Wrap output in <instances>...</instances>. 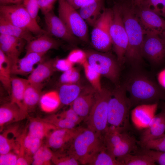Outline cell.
<instances>
[{
  "instance_id": "6da1fadb",
  "label": "cell",
  "mask_w": 165,
  "mask_h": 165,
  "mask_svg": "<svg viewBox=\"0 0 165 165\" xmlns=\"http://www.w3.org/2000/svg\"><path fill=\"white\" fill-rule=\"evenodd\" d=\"M119 2L128 39L125 62L134 69H139L143 61L142 47L145 34L135 15L133 0H121Z\"/></svg>"
},
{
  "instance_id": "7a4b0ae2",
  "label": "cell",
  "mask_w": 165,
  "mask_h": 165,
  "mask_svg": "<svg viewBox=\"0 0 165 165\" xmlns=\"http://www.w3.org/2000/svg\"><path fill=\"white\" fill-rule=\"evenodd\" d=\"M124 83L131 107L165 101V90L139 69L134 70Z\"/></svg>"
},
{
  "instance_id": "3957f363",
  "label": "cell",
  "mask_w": 165,
  "mask_h": 165,
  "mask_svg": "<svg viewBox=\"0 0 165 165\" xmlns=\"http://www.w3.org/2000/svg\"><path fill=\"white\" fill-rule=\"evenodd\" d=\"M104 145V138L87 127H78L75 136L63 149L80 164L86 165L92 156Z\"/></svg>"
},
{
  "instance_id": "277c9868",
  "label": "cell",
  "mask_w": 165,
  "mask_h": 165,
  "mask_svg": "<svg viewBox=\"0 0 165 165\" xmlns=\"http://www.w3.org/2000/svg\"><path fill=\"white\" fill-rule=\"evenodd\" d=\"M123 83L112 91L108 103V124L127 131L130 128L129 111L132 107Z\"/></svg>"
},
{
  "instance_id": "5b68a950",
  "label": "cell",
  "mask_w": 165,
  "mask_h": 165,
  "mask_svg": "<svg viewBox=\"0 0 165 165\" xmlns=\"http://www.w3.org/2000/svg\"><path fill=\"white\" fill-rule=\"evenodd\" d=\"M112 93V91L105 88L97 91L94 103L84 120L87 128L103 138L108 127V103Z\"/></svg>"
},
{
  "instance_id": "8992f818",
  "label": "cell",
  "mask_w": 165,
  "mask_h": 165,
  "mask_svg": "<svg viewBox=\"0 0 165 165\" xmlns=\"http://www.w3.org/2000/svg\"><path fill=\"white\" fill-rule=\"evenodd\" d=\"M87 61L90 65L103 76L115 84L117 83L121 65L116 56L108 52L85 51Z\"/></svg>"
},
{
  "instance_id": "52a82bcc",
  "label": "cell",
  "mask_w": 165,
  "mask_h": 165,
  "mask_svg": "<svg viewBox=\"0 0 165 165\" xmlns=\"http://www.w3.org/2000/svg\"><path fill=\"white\" fill-rule=\"evenodd\" d=\"M0 16L14 25L28 30L33 34L39 35L48 34L41 28L22 4L1 5Z\"/></svg>"
},
{
  "instance_id": "ba28073f",
  "label": "cell",
  "mask_w": 165,
  "mask_h": 165,
  "mask_svg": "<svg viewBox=\"0 0 165 165\" xmlns=\"http://www.w3.org/2000/svg\"><path fill=\"white\" fill-rule=\"evenodd\" d=\"M112 9L113 17L110 28L112 47L121 65L125 62L128 44L127 33L124 26L119 2L116 3Z\"/></svg>"
},
{
  "instance_id": "9c48e42d",
  "label": "cell",
  "mask_w": 165,
  "mask_h": 165,
  "mask_svg": "<svg viewBox=\"0 0 165 165\" xmlns=\"http://www.w3.org/2000/svg\"><path fill=\"white\" fill-rule=\"evenodd\" d=\"M58 16L69 31L79 40L89 41L87 23L73 6L66 0H58Z\"/></svg>"
},
{
  "instance_id": "30bf717a",
  "label": "cell",
  "mask_w": 165,
  "mask_h": 165,
  "mask_svg": "<svg viewBox=\"0 0 165 165\" xmlns=\"http://www.w3.org/2000/svg\"><path fill=\"white\" fill-rule=\"evenodd\" d=\"M113 17L112 8H105L94 26L91 34V42L96 50L108 52L112 47L110 28Z\"/></svg>"
},
{
  "instance_id": "8fae6325",
  "label": "cell",
  "mask_w": 165,
  "mask_h": 165,
  "mask_svg": "<svg viewBox=\"0 0 165 165\" xmlns=\"http://www.w3.org/2000/svg\"><path fill=\"white\" fill-rule=\"evenodd\" d=\"M142 0H133L137 18L144 34L160 35L165 29V20L144 5Z\"/></svg>"
},
{
  "instance_id": "7c38bea8",
  "label": "cell",
  "mask_w": 165,
  "mask_h": 165,
  "mask_svg": "<svg viewBox=\"0 0 165 165\" xmlns=\"http://www.w3.org/2000/svg\"><path fill=\"white\" fill-rule=\"evenodd\" d=\"M142 53L143 58L152 64H161L165 61V39L158 35H145Z\"/></svg>"
},
{
  "instance_id": "4fadbf2b",
  "label": "cell",
  "mask_w": 165,
  "mask_h": 165,
  "mask_svg": "<svg viewBox=\"0 0 165 165\" xmlns=\"http://www.w3.org/2000/svg\"><path fill=\"white\" fill-rule=\"evenodd\" d=\"M46 31L49 35L75 44L79 40L69 31L60 17L52 10L44 15Z\"/></svg>"
},
{
  "instance_id": "5bb4252c",
  "label": "cell",
  "mask_w": 165,
  "mask_h": 165,
  "mask_svg": "<svg viewBox=\"0 0 165 165\" xmlns=\"http://www.w3.org/2000/svg\"><path fill=\"white\" fill-rule=\"evenodd\" d=\"M97 91L91 86L84 87L78 97L70 105V107L83 120L90 113L94 103Z\"/></svg>"
},
{
  "instance_id": "9a60e30c",
  "label": "cell",
  "mask_w": 165,
  "mask_h": 165,
  "mask_svg": "<svg viewBox=\"0 0 165 165\" xmlns=\"http://www.w3.org/2000/svg\"><path fill=\"white\" fill-rule=\"evenodd\" d=\"M158 103L143 104L134 107L131 112V119L134 126L138 130L144 129L155 116Z\"/></svg>"
},
{
  "instance_id": "2e32d148",
  "label": "cell",
  "mask_w": 165,
  "mask_h": 165,
  "mask_svg": "<svg viewBox=\"0 0 165 165\" xmlns=\"http://www.w3.org/2000/svg\"><path fill=\"white\" fill-rule=\"evenodd\" d=\"M165 134V114L162 111L156 115L142 132L138 143L142 147L148 142Z\"/></svg>"
},
{
  "instance_id": "e0dca14e",
  "label": "cell",
  "mask_w": 165,
  "mask_h": 165,
  "mask_svg": "<svg viewBox=\"0 0 165 165\" xmlns=\"http://www.w3.org/2000/svg\"><path fill=\"white\" fill-rule=\"evenodd\" d=\"M46 53L30 52L26 53L12 66V74L21 75L30 74L35 69L34 65L40 62Z\"/></svg>"
},
{
  "instance_id": "ac0fdd59",
  "label": "cell",
  "mask_w": 165,
  "mask_h": 165,
  "mask_svg": "<svg viewBox=\"0 0 165 165\" xmlns=\"http://www.w3.org/2000/svg\"><path fill=\"white\" fill-rule=\"evenodd\" d=\"M25 42L22 39L6 35L0 43V49L9 59L12 66L19 58Z\"/></svg>"
},
{
  "instance_id": "d6986e66",
  "label": "cell",
  "mask_w": 165,
  "mask_h": 165,
  "mask_svg": "<svg viewBox=\"0 0 165 165\" xmlns=\"http://www.w3.org/2000/svg\"><path fill=\"white\" fill-rule=\"evenodd\" d=\"M60 45V42L48 34H43L27 43L26 53L35 52L46 53L50 50L57 49Z\"/></svg>"
},
{
  "instance_id": "ffe728a7",
  "label": "cell",
  "mask_w": 165,
  "mask_h": 165,
  "mask_svg": "<svg viewBox=\"0 0 165 165\" xmlns=\"http://www.w3.org/2000/svg\"><path fill=\"white\" fill-rule=\"evenodd\" d=\"M78 128H57L54 130L48 137V147L56 150L63 149L75 136Z\"/></svg>"
},
{
  "instance_id": "44dd1931",
  "label": "cell",
  "mask_w": 165,
  "mask_h": 165,
  "mask_svg": "<svg viewBox=\"0 0 165 165\" xmlns=\"http://www.w3.org/2000/svg\"><path fill=\"white\" fill-rule=\"evenodd\" d=\"M55 60L50 59L39 64L29 74L27 79L29 83L43 86L42 83L56 70L54 66Z\"/></svg>"
},
{
  "instance_id": "7402d4cb",
  "label": "cell",
  "mask_w": 165,
  "mask_h": 165,
  "mask_svg": "<svg viewBox=\"0 0 165 165\" xmlns=\"http://www.w3.org/2000/svg\"><path fill=\"white\" fill-rule=\"evenodd\" d=\"M26 115L17 105L11 101L3 104L0 108L1 128L7 124L23 119Z\"/></svg>"
},
{
  "instance_id": "603a6c76",
  "label": "cell",
  "mask_w": 165,
  "mask_h": 165,
  "mask_svg": "<svg viewBox=\"0 0 165 165\" xmlns=\"http://www.w3.org/2000/svg\"><path fill=\"white\" fill-rule=\"evenodd\" d=\"M105 9L103 0H99L81 7L78 12L87 24L93 27Z\"/></svg>"
},
{
  "instance_id": "cb8c5ba5",
  "label": "cell",
  "mask_w": 165,
  "mask_h": 165,
  "mask_svg": "<svg viewBox=\"0 0 165 165\" xmlns=\"http://www.w3.org/2000/svg\"><path fill=\"white\" fill-rule=\"evenodd\" d=\"M0 34L22 38L28 42L35 38L30 31L15 26L0 16Z\"/></svg>"
},
{
  "instance_id": "d4e9b609",
  "label": "cell",
  "mask_w": 165,
  "mask_h": 165,
  "mask_svg": "<svg viewBox=\"0 0 165 165\" xmlns=\"http://www.w3.org/2000/svg\"><path fill=\"white\" fill-rule=\"evenodd\" d=\"M29 83L28 79L16 77L11 78V101L17 105L25 114L23 111L24 97Z\"/></svg>"
},
{
  "instance_id": "484cf974",
  "label": "cell",
  "mask_w": 165,
  "mask_h": 165,
  "mask_svg": "<svg viewBox=\"0 0 165 165\" xmlns=\"http://www.w3.org/2000/svg\"><path fill=\"white\" fill-rule=\"evenodd\" d=\"M57 128L54 125L41 119H33L29 124L28 134L42 140L49 136Z\"/></svg>"
},
{
  "instance_id": "4316f807",
  "label": "cell",
  "mask_w": 165,
  "mask_h": 165,
  "mask_svg": "<svg viewBox=\"0 0 165 165\" xmlns=\"http://www.w3.org/2000/svg\"><path fill=\"white\" fill-rule=\"evenodd\" d=\"M127 133L120 128L108 126L104 136V143L108 152L119 145Z\"/></svg>"
},
{
  "instance_id": "83f0119b",
  "label": "cell",
  "mask_w": 165,
  "mask_h": 165,
  "mask_svg": "<svg viewBox=\"0 0 165 165\" xmlns=\"http://www.w3.org/2000/svg\"><path fill=\"white\" fill-rule=\"evenodd\" d=\"M138 142L134 137L127 133L120 144L109 152L116 159L132 152L134 153L138 149Z\"/></svg>"
},
{
  "instance_id": "f1b7e54d",
  "label": "cell",
  "mask_w": 165,
  "mask_h": 165,
  "mask_svg": "<svg viewBox=\"0 0 165 165\" xmlns=\"http://www.w3.org/2000/svg\"><path fill=\"white\" fill-rule=\"evenodd\" d=\"M42 87L29 83L27 86L24 95L23 108V111L26 114L29 110L35 107L39 102Z\"/></svg>"
},
{
  "instance_id": "f546056e",
  "label": "cell",
  "mask_w": 165,
  "mask_h": 165,
  "mask_svg": "<svg viewBox=\"0 0 165 165\" xmlns=\"http://www.w3.org/2000/svg\"><path fill=\"white\" fill-rule=\"evenodd\" d=\"M83 87L78 83L62 84L58 92L61 103L70 105L79 95Z\"/></svg>"
},
{
  "instance_id": "4dcf8cb0",
  "label": "cell",
  "mask_w": 165,
  "mask_h": 165,
  "mask_svg": "<svg viewBox=\"0 0 165 165\" xmlns=\"http://www.w3.org/2000/svg\"><path fill=\"white\" fill-rule=\"evenodd\" d=\"M86 165H121L117 160L107 150L104 144L92 156Z\"/></svg>"
},
{
  "instance_id": "1f68e13d",
  "label": "cell",
  "mask_w": 165,
  "mask_h": 165,
  "mask_svg": "<svg viewBox=\"0 0 165 165\" xmlns=\"http://www.w3.org/2000/svg\"><path fill=\"white\" fill-rule=\"evenodd\" d=\"M11 64L5 54L0 49V81L4 87L11 92Z\"/></svg>"
},
{
  "instance_id": "d6a6232c",
  "label": "cell",
  "mask_w": 165,
  "mask_h": 165,
  "mask_svg": "<svg viewBox=\"0 0 165 165\" xmlns=\"http://www.w3.org/2000/svg\"><path fill=\"white\" fill-rule=\"evenodd\" d=\"M39 102L41 110L46 113L54 112L61 104L58 92L55 90L48 92L42 95Z\"/></svg>"
},
{
  "instance_id": "836d02e7",
  "label": "cell",
  "mask_w": 165,
  "mask_h": 165,
  "mask_svg": "<svg viewBox=\"0 0 165 165\" xmlns=\"http://www.w3.org/2000/svg\"><path fill=\"white\" fill-rule=\"evenodd\" d=\"M121 165H154L156 163L147 155L142 154L130 153L117 159Z\"/></svg>"
},
{
  "instance_id": "e575fe53",
  "label": "cell",
  "mask_w": 165,
  "mask_h": 165,
  "mask_svg": "<svg viewBox=\"0 0 165 165\" xmlns=\"http://www.w3.org/2000/svg\"><path fill=\"white\" fill-rule=\"evenodd\" d=\"M53 153L48 146L42 145L34 154L31 164L33 165H50Z\"/></svg>"
},
{
  "instance_id": "d590c367",
  "label": "cell",
  "mask_w": 165,
  "mask_h": 165,
  "mask_svg": "<svg viewBox=\"0 0 165 165\" xmlns=\"http://www.w3.org/2000/svg\"><path fill=\"white\" fill-rule=\"evenodd\" d=\"M86 77L91 86L97 91L102 88L101 82V75L89 64L87 61L82 65Z\"/></svg>"
},
{
  "instance_id": "8d00e7d4",
  "label": "cell",
  "mask_w": 165,
  "mask_h": 165,
  "mask_svg": "<svg viewBox=\"0 0 165 165\" xmlns=\"http://www.w3.org/2000/svg\"><path fill=\"white\" fill-rule=\"evenodd\" d=\"M53 153L52 161L57 165H78L79 162L64 149Z\"/></svg>"
},
{
  "instance_id": "74e56055",
  "label": "cell",
  "mask_w": 165,
  "mask_h": 165,
  "mask_svg": "<svg viewBox=\"0 0 165 165\" xmlns=\"http://www.w3.org/2000/svg\"><path fill=\"white\" fill-rule=\"evenodd\" d=\"M42 140L28 134L25 136L23 142L24 153L27 156L32 155L42 145Z\"/></svg>"
},
{
  "instance_id": "f35d334b",
  "label": "cell",
  "mask_w": 165,
  "mask_h": 165,
  "mask_svg": "<svg viewBox=\"0 0 165 165\" xmlns=\"http://www.w3.org/2000/svg\"><path fill=\"white\" fill-rule=\"evenodd\" d=\"M42 119L54 125L57 128L71 129L76 127L77 125L66 118L59 116L57 114L50 115Z\"/></svg>"
},
{
  "instance_id": "ab89813d",
  "label": "cell",
  "mask_w": 165,
  "mask_h": 165,
  "mask_svg": "<svg viewBox=\"0 0 165 165\" xmlns=\"http://www.w3.org/2000/svg\"><path fill=\"white\" fill-rule=\"evenodd\" d=\"M80 78V74L76 68L72 67L68 70L63 72L60 78L61 84L77 83Z\"/></svg>"
},
{
  "instance_id": "60d3db41",
  "label": "cell",
  "mask_w": 165,
  "mask_h": 165,
  "mask_svg": "<svg viewBox=\"0 0 165 165\" xmlns=\"http://www.w3.org/2000/svg\"><path fill=\"white\" fill-rule=\"evenodd\" d=\"M144 154L151 158L155 162L160 165H165V152L142 148L134 153Z\"/></svg>"
},
{
  "instance_id": "b9f144b4",
  "label": "cell",
  "mask_w": 165,
  "mask_h": 165,
  "mask_svg": "<svg viewBox=\"0 0 165 165\" xmlns=\"http://www.w3.org/2000/svg\"><path fill=\"white\" fill-rule=\"evenodd\" d=\"M142 2L148 8L165 18L164 0H142Z\"/></svg>"
},
{
  "instance_id": "7bdbcfd3",
  "label": "cell",
  "mask_w": 165,
  "mask_h": 165,
  "mask_svg": "<svg viewBox=\"0 0 165 165\" xmlns=\"http://www.w3.org/2000/svg\"><path fill=\"white\" fill-rule=\"evenodd\" d=\"M67 58L73 64H77L82 65L87 61L85 51L78 49L71 51Z\"/></svg>"
},
{
  "instance_id": "ee69618b",
  "label": "cell",
  "mask_w": 165,
  "mask_h": 165,
  "mask_svg": "<svg viewBox=\"0 0 165 165\" xmlns=\"http://www.w3.org/2000/svg\"><path fill=\"white\" fill-rule=\"evenodd\" d=\"M141 148L165 152V134L160 138L148 142Z\"/></svg>"
},
{
  "instance_id": "f6af8a7d",
  "label": "cell",
  "mask_w": 165,
  "mask_h": 165,
  "mask_svg": "<svg viewBox=\"0 0 165 165\" xmlns=\"http://www.w3.org/2000/svg\"><path fill=\"white\" fill-rule=\"evenodd\" d=\"M13 141L9 139L6 132L0 135V154H3L10 152L13 147Z\"/></svg>"
},
{
  "instance_id": "bcb514c9",
  "label": "cell",
  "mask_w": 165,
  "mask_h": 165,
  "mask_svg": "<svg viewBox=\"0 0 165 165\" xmlns=\"http://www.w3.org/2000/svg\"><path fill=\"white\" fill-rule=\"evenodd\" d=\"M22 4L33 19L37 21L39 9L38 0H24Z\"/></svg>"
},
{
  "instance_id": "7dc6e473",
  "label": "cell",
  "mask_w": 165,
  "mask_h": 165,
  "mask_svg": "<svg viewBox=\"0 0 165 165\" xmlns=\"http://www.w3.org/2000/svg\"><path fill=\"white\" fill-rule=\"evenodd\" d=\"M59 116L66 118L77 125L79 124L82 119L71 108L57 114Z\"/></svg>"
},
{
  "instance_id": "c3c4849f",
  "label": "cell",
  "mask_w": 165,
  "mask_h": 165,
  "mask_svg": "<svg viewBox=\"0 0 165 165\" xmlns=\"http://www.w3.org/2000/svg\"><path fill=\"white\" fill-rule=\"evenodd\" d=\"M73 65L67 58L55 59L54 63L56 70L63 72L66 71L73 67Z\"/></svg>"
},
{
  "instance_id": "681fc988",
  "label": "cell",
  "mask_w": 165,
  "mask_h": 165,
  "mask_svg": "<svg viewBox=\"0 0 165 165\" xmlns=\"http://www.w3.org/2000/svg\"><path fill=\"white\" fill-rule=\"evenodd\" d=\"M57 0H38L39 9L44 15L53 10Z\"/></svg>"
},
{
  "instance_id": "f907efd6",
  "label": "cell",
  "mask_w": 165,
  "mask_h": 165,
  "mask_svg": "<svg viewBox=\"0 0 165 165\" xmlns=\"http://www.w3.org/2000/svg\"><path fill=\"white\" fill-rule=\"evenodd\" d=\"M18 157L15 154L9 152L0 154V165H16Z\"/></svg>"
},
{
  "instance_id": "816d5d0a",
  "label": "cell",
  "mask_w": 165,
  "mask_h": 165,
  "mask_svg": "<svg viewBox=\"0 0 165 165\" xmlns=\"http://www.w3.org/2000/svg\"><path fill=\"white\" fill-rule=\"evenodd\" d=\"M99 0H74L72 6L76 9Z\"/></svg>"
},
{
  "instance_id": "f5cc1de1",
  "label": "cell",
  "mask_w": 165,
  "mask_h": 165,
  "mask_svg": "<svg viewBox=\"0 0 165 165\" xmlns=\"http://www.w3.org/2000/svg\"><path fill=\"white\" fill-rule=\"evenodd\" d=\"M157 79L159 84L165 90V68L161 70L158 73Z\"/></svg>"
},
{
  "instance_id": "db71d44e",
  "label": "cell",
  "mask_w": 165,
  "mask_h": 165,
  "mask_svg": "<svg viewBox=\"0 0 165 165\" xmlns=\"http://www.w3.org/2000/svg\"><path fill=\"white\" fill-rule=\"evenodd\" d=\"M28 160L24 156L18 157L16 165H26L29 164Z\"/></svg>"
},
{
  "instance_id": "11a10c76",
  "label": "cell",
  "mask_w": 165,
  "mask_h": 165,
  "mask_svg": "<svg viewBox=\"0 0 165 165\" xmlns=\"http://www.w3.org/2000/svg\"><path fill=\"white\" fill-rule=\"evenodd\" d=\"M24 0H4L1 5L19 4H22Z\"/></svg>"
},
{
  "instance_id": "9f6ffc18",
  "label": "cell",
  "mask_w": 165,
  "mask_h": 165,
  "mask_svg": "<svg viewBox=\"0 0 165 165\" xmlns=\"http://www.w3.org/2000/svg\"><path fill=\"white\" fill-rule=\"evenodd\" d=\"M160 107L162 111L165 114V102L163 101L160 104Z\"/></svg>"
},
{
  "instance_id": "6f0895ef",
  "label": "cell",
  "mask_w": 165,
  "mask_h": 165,
  "mask_svg": "<svg viewBox=\"0 0 165 165\" xmlns=\"http://www.w3.org/2000/svg\"><path fill=\"white\" fill-rule=\"evenodd\" d=\"M160 35L163 38L165 39V29L163 31L162 34Z\"/></svg>"
},
{
  "instance_id": "680465c9",
  "label": "cell",
  "mask_w": 165,
  "mask_h": 165,
  "mask_svg": "<svg viewBox=\"0 0 165 165\" xmlns=\"http://www.w3.org/2000/svg\"><path fill=\"white\" fill-rule=\"evenodd\" d=\"M69 4L72 6L74 0H66Z\"/></svg>"
},
{
  "instance_id": "91938a15",
  "label": "cell",
  "mask_w": 165,
  "mask_h": 165,
  "mask_svg": "<svg viewBox=\"0 0 165 165\" xmlns=\"http://www.w3.org/2000/svg\"><path fill=\"white\" fill-rule=\"evenodd\" d=\"M4 0H0V3L1 4Z\"/></svg>"
},
{
  "instance_id": "94428289",
  "label": "cell",
  "mask_w": 165,
  "mask_h": 165,
  "mask_svg": "<svg viewBox=\"0 0 165 165\" xmlns=\"http://www.w3.org/2000/svg\"><path fill=\"white\" fill-rule=\"evenodd\" d=\"M164 5L165 9V0H164Z\"/></svg>"
}]
</instances>
